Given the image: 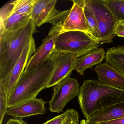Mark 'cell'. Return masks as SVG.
Returning <instances> with one entry per match:
<instances>
[{
	"instance_id": "6da1fadb",
	"label": "cell",
	"mask_w": 124,
	"mask_h": 124,
	"mask_svg": "<svg viewBox=\"0 0 124 124\" xmlns=\"http://www.w3.org/2000/svg\"><path fill=\"white\" fill-rule=\"evenodd\" d=\"M31 19L23 26L14 31L0 28V80L8 76L30 44L37 31Z\"/></svg>"
},
{
	"instance_id": "7a4b0ae2",
	"label": "cell",
	"mask_w": 124,
	"mask_h": 124,
	"mask_svg": "<svg viewBox=\"0 0 124 124\" xmlns=\"http://www.w3.org/2000/svg\"><path fill=\"white\" fill-rule=\"evenodd\" d=\"M86 119L96 112L124 101V89L113 87L98 80L84 81L78 95Z\"/></svg>"
},
{
	"instance_id": "3957f363",
	"label": "cell",
	"mask_w": 124,
	"mask_h": 124,
	"mask_svg": "<svg viewBox=\"0 0 124 124\" xmlns=\"http://www.w3.org/2000/svg\"><path fill=\"white\" fill-rule=\"evenodd\" d=\"M54 67L51 58L35 69L22 74L15 88L8 96V107H12L37 97L46 88Z\"/></svg>"
},
{
	"instance_id": "277c9868",
	"label": "cell",
	"mask_w": 124,
	"mask_h": 124,
	"mask_svg": "<svg viewBox=\"0 0 124 124\" xmlns=\"http://www.w3.org/2000/svg\"><path fill=\"white\" fill-rule=\"evenodd\" d=\"M100 45L99 41L85 32L80 31L64 32L59 34L54 52L76 54L79 58L98 48Z\"/></svg>"
},
{
	"instance_id": "5b68a950",
	"label": "cell",
	"mask_w": 124,
	"mask_h": 124,
	"mask_svg": "<svg viewBox=\"0 0 124 124\" xmlns=\"http://www.w3.org/2000/svg\"><path fill=\"white\" fill-rule=\"evenodd\" d=\"M95 16L100 45L110 43L115 37L117 21L103 0H86Z\"/></svg>"
},
{
	"instance_id": "8992f818",
	"label": "cell",
	"mask_w": 124,
	"mask_h": 124,
	"mask_svg": "<svg viewBox=\"0 0 124 124\" xmlns=\"http://www.w3.org/2000/svg\"><path fill=\"white\" fill-rule=\"evenodd\" d=\"M80 88L78 81L70 77L55 85L52 98L48 103L49 111L53 113L63 112L67 103L78 95Z\"/></svg>"
},
{
	"instance_id": "52a82bcc",
	"label": "cell",
	"mask_w": 124,
	"mask_h": 124,
	"mask_svg": "<svg viewBox=\"0 0 124 124\" xmlns=\"http://www.w3.org/2000/svg\"><path fill=\"white\" fill-rule=\"evenodd\" d=\"M54 62V67L46 88L54 87L70 77L74 70L77 54L54 51L50 56Z\"/></svg>"
},
{
	"instance_id": "ba28073f",
	"label": "cell",
	"mask_w": 124,
	"mask_h": 124,
	"mask_svg": "<svg viewBox=\"0 0 124 124\" xmlns=\"http://www.w3.org/2000/svg\"><path fill=\"white\" fill-rule=\"evenodd\" d=\"M36 50V45L33 37L30 44L23 51L10 73L4 79L0 80V87L3 89L8 96L15 88L20 77L24 72L29 60Z\"/></svg>"
},
{
	"instance_id": "9c48e42d",
	"label": "cell",
	"mask_w": 124,
	"mask_h": 124,
	"mask_svg": "<svg viewBox=\"0 0 124 124\" xmlns=\"http://www.w3.org/2000/svg\"><path fill=\"white\" fill-rule=\"evenodd\" d=\"M61 32V27H52L47 36L43 40L41 45L29 60L24 72L35 69L49 59L54 52L56 42Z\"/></svg>"
},
{
	"instance_id": "30bf717a",
	"label": "cell",
	"mask_w": 124,
	"mask_h": 124,
	"mask_svg": "<svg viewBox=\"0 0 124 124\" xmlns=\"http://www.w3.org/2000/svg\"><path fill=\"white\" fill-rule=\"evenodd\" d=\"M85 1V0L72 1L73 2V5L61 28V32L80 31L90 35L84 11Z\"/></svg>"
},
{
	"instance_id": "8fae6325",
	"label": "cell",
	"mask_w": 124,
	"mask_h": 124,
	"mask_svg": "<svg viewBox=\"0 0 124 124\" xmlns=\"http://www.w3.org/2000/svg\"><path fill=\"white\" fill-rule=\"evenodd\" d=\"M46 103V101L42 99L35 98L8 108L6 114L14 119H21L34 115H44L47 112L45 106Z\"/></svg>"
},
{
	"instance_id": "7c38bea8",
	"label": "cell",
	"mask_w": 124,
	"mask_h": 124,
	"mask_svg": "<svg viewBox=\"0 0 124 124\" xmlns=\"http://www.w3.org/2000/svg\"><path fill=\"white\" fill-rule=\"evenodd\" d=\"M10 1L2 7L0 10V26L8 31L18 29L31 19V14H20L13 11Z\"/></svg>"
},
{
	"instance_id": "4fadbf2b",
	"label": "cell",
	"mask_w": 124,
	"mask_h": 124,
	"mask_svg": "<svg viewBox=\"0 0 124 124\" xmlns=\"http://www.w3.org/2000/svg\"><path fill=\"white\" fill-rule=\"evenodd\" d=\"M101 82L116 88L124 89V77L107 63H101L94 68Z\"/></svg>"
},
{
	"instance_id": "5bb4252c",
	"label": "cell",
	"mask_w": 124,
	"mask_h": 124,
	"mask_svg": "<svg viewBox=\"0 0 124 124\" xmlns=\"http://www.w3.org/2000/svg\"><path fill=\"white\" fill-rule=\"evenodd\" d=\"M56 2V0H52L51 2L43 9L35 22L37 26L40 27L44 24L48 23L53 26L61 28L70 13L71 8L64 11H58L55 8Z\"/></svg>"
},
{
	"instance_id": "9a60e30c",
	"label": "cell",
	"mask_w": 124,
	"mask_h": 124,
	"mask_svg": "<svg viewBox=\"0 0 124 124\" xmlns=\"http://www.w3.org/2000/svg\"><path fill=\"white\" fill-rule=\"evenodd\" d=\"M106 52L103 48H97L88 53L78 58L74 68L80 75H84L87 69H92L95 65L100 64L105 58Z\"/></svg>"
},
{
	"instance_id": "2e32d148",
	"label": "cell",
	"mask_w": 124,
	"mask_h": 124,
	"mask_svg": "<svg viewBox=\"0 0 124 124\" xmlns=\"http://www.w3.org/2000/svg\"><path fill=\"white\" fill-rule=\"evenodd\" d=\"M123 118H124V101L96 112L86 120L90 124H98L102 122Z\"/></svg>"
},
{
	"instance_id": "e0dca14e",
	"label": "cell",
	"mask_w": 124,
	"mask_h": 124,
	"mask_svg": "<svg viewBox=\"0 0 124 124\" xmlns=\"http://www.w3.org/2000/svg\"><path fill=\"white\" fill-rule=\"evenodd\" d=\"M105 59L124 77V45L107 49Z\"/></svg>"
},
{
	"instance_id": "ac0fdd59",
	"label": "cell",
	"mask_w": 124,
	"mask_h": 124,
	"mask_svg": "<svg viewBox=\"0 0 124 124\" xmlns=\"http://www.w3.org/2000/svg\"><path fill=\"white\" fill-rule=\"evenodd\" d=\"M84 11L91 36L99 42V33L95 16L92 8L86 2V0Z\"/></svg>"
},
{
	"instance_id": "d6986e66",
	"label": "cell",
	"mask_w": 124,
	"mask_h": 124,
	"mask_svg": "<svg viewBox=\"0 0 124 124\" xmlns=\"http://www.w3.org/2000/svg\"><path fill=\"white\" fill-rule=\"evenodd\" d=\"M117 22L124 21V0H103Z\"/></svg>"
},
{
	"instance_id": "ffe728a7",
	"label": "cell",
	"mask_w": 124,
	"mask_h": 124,
	"mask_svg": "<svg viewBox=\"0 0 124 124\" xmlns=\"http://www.w3.org/2000/svg\"><path fill=\"white\" fill-rule=\"evenodd\" d=\"M35 0H12L13 11L20 14H30Z\"/></svg>"
},
{
	"instance_id": "44dd1931",
	"label": "cell",
	"mask_w": 124,
	"mask_h": 124,
	"mask_svg": "<svg viewBox=\"0 0 124 124\" xmlns=\"http://www.w3.org/2000/svg\"><path fill=\"white\" fill-rule=\"evenodd\" d=\"M52 0H35L31 13V19L35 22L38 19L43 9L52 2Z\"/></svg>"
},
{
	"instance_id": "7402d4cb",
	"label": "cell",
	"mask_w": 124,
	"mask_h": 124,
	"mask_svg": "<svg viewBox=\"0 0 124 124\" xmlns=\"http://www.w3.org/2000/svg\"><path fill=\"white\" fill-rule=\"evenodd\" d=\"M8 96L5 91L0 87V124H2L4 116L8 108Z\"/></svg>"
},
{
	"instance_id": "603a6c76",
	"label": "cell",
	"mask_w": 124,
	"mask_h": 124,
	"mask_svg": "<svg viewBox=\"0 0 124 124\" xmlns=\"http://www.w3.org/2000/svg\"><path fill=\"white\" fill-rule=\"evenodd\" d=\"M79 115L75 109H70L69 112L63 124H79Z\"/></svg>"
},
{
	"instance_id": "cb8c5ba5",
	"label": "cell",
	"mask_w": 124,
	"mask_h": 124,
	"mask_svg": "<svg viewBox=\"0 0 124 124\" xmlns=\"http://www.w3.org/2000/svg\"><path fill=\"white\" fill-rule=\"evenodd\" d=\"M69 111L70 109L68 108L62 114L47 120L42 124H63L68 116Z\"/></svg>"
},
{
	"instance_id": "d4e9b609",
	"label": "cell",
	"mask_w": 124,
	"mask_h": 124,
	"mask_svg": "<svg viewBox=\"0 0 124 124\" xmlns=\"http://www.w3.org/2000/svg\"><path fill=\"white\" fill-rule=\"evenodd\" d=\"M116 35L120 37H124V21L118 22L115 29Z\"/></svg>"
},
{
	"instance_id": "484cf974",
	"label": "cell",
	"mask_w": 124,
	"mask_h": 124,
	"mask_svg": "<svg viewBox=\"0 0 124 124\" xmlns=\"http://www.w3.org/2000/svg\"><path fill=\"white\" fill-rule=\"evenodd\" d=\"M98 124H124V118L105 121L100 123Z\"/></svg>"
},
{
	"instance_id": "4316f807",
	"label": "cell",
	"mask_w": 124,
	"mask_h": 124,
	"mask_svg": "<svg viewBox=\"0 0 124 124\" xmlns=\"http://www.w3.org/2000/svg\"><path fill=\"white\" fill-rule=\"evenodd\" d=\"M5 124H27L26 121L21 119H11L8 120Z\"/></svg>"
},
{
	"instance_id": "83f0119b",
	"label": "cell",
	"mask_w": 124,
	"mask_h": 124,
	"mask_svg": "<svg viewBox=\"0 0 124 124\" xmlns=\"http://www.w3.org/2000/svg\"><path fill=\"white\" fill-rule=\"evenodd\" d=\"M80 124H90L86 119L82 120L80 122Z\"/></svg>"
}]
</instances>
